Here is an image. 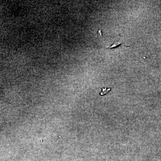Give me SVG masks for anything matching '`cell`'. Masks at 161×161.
Instances as JSON below:
<instances>
[{
  "label": "cell",
  "instance_id": "1",
  "mask_svg": "<svg viewBox=\"0 0 161 161\" xmlns=\"http://www.w3.org/2000/svg\"><path fill=\"white\" fill-rule=\"evenodd\" d=\"M119 44H120V43H119V42H118V43H114V44H113V45L110 47V48H112V47H116V46H119Z\"/></svg>",
  "mask_w": 161,
  "mask_h": 161
}]
</instances>
